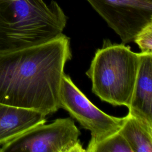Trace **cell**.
I'll return each instance as SVG.
<instances>
[{"mask_svg": "<svg viewBox=\"0 0 152 152\" xmlns=\"http://www.w3.org/2000/svg\"><path fill=\"white\" fill-rule=\"evenodd\" d=\"M88 152H132L125 138L117 132L104 139L87 145Z\"/></svg>", "mask_w": 152, "mask_h": 152, "instance_id": "cell-10", "label": "cell"}, {"mask_svg": "<svg viewBox=\"0 0 152 152\" xmlns=\"http://www.w3.org/2000/svg\"><path fill=\"white\" fill-rule=\"evenodd\" d=\"M125 45L152 22V0H87Z\"/></svg>", "mask_w": 152, "mask_h": 152, "instance_id": "cell-6", "label": "cell"}, {"mask_svg": "<svg viewBox=\"0 0 152 152\" xmlns=\"http://www.w3.org/2000/svg\"><path fill=\"white\" fill-rule=\"evenodd\" d=\"M81 133L70 118L42 123L0 147V152H83Z\"/></svg>", "mask_w": 152, "mask_h": 152, "instance_id": "cell-4", "label": "cell"}, {"mask_svg": "<svg viewBox=\"0 0 152 152\" xmlns=\"http://www.w3.org/2000/svg\"><path fill=\"white\" fill-rule=\"evenodd\" d=\"M118 132L125 138L132 152H152V130L129 113Z\"/></svg>", "mask_w": 152, "mask_h": 152, "instance_id": "cell-9", "label": "cell"}, {"mask_svg": "<svg viewBox=\"0 0 152 152\" xmlns=\"http://www.w3.org/2000/svg\"><path fill=\"white\" fill-rule=\"evenodd\" d=\"M46 115L35 110L0 103V147L38 124Z\"/></svg>", "mask_w": 152, "mask_h": 152, "instance_id": "cell-8", "label": "cell"}, {"mask_svg": "<svg viewBox=\"0 0 152 152\" xmlns=\"http://www.w3.org/2000/svg\"><path fill=\"white\" fill-rule=\"evenodd\" d=\"M59 102L61 108L90 131L91 139L88 145L118 132L125 119V116H113L97 107L65 73L61 84Z\"/></svg>", "mask_w": 152, "mask_h": 152, "instance_id": "cell-5", "label": "cell"}, {"mask_svg": "<svg viewBox=\"0 0 152 152\" xmlns=\"http://www.w3.org/2000/svg\"><path fill=\"white\" fill-rule=\"evenodd\" d=\"M69 39L62 34L48 42L0 53V103L47 116L60 107L64 67L71 59Z\"/></svg>", "mask_w": 152, "mask_h": 152, "instance_id": "cell-1", "label": "cell"}, {"mask_svg": "<svg viewBox=\"0 0 152 152\" xmlns=\"http://www.w3.org/2000/svg\"><path fill=\"white\" fill-rule=\"evenodd\" d=\"M140 53L124 44L104 43L98 49L86 74L92 91L113 106H129L138 74Z\"/></svg>", "mask_w": 152, "mask_h": 152, "instance_id": "cell-3", "label": "cell"}, {"mask_svg": "<svg viewBox=\"0 0 152 152\" xmlns=\"http://www.w3.org/2000/svg\"><path fill=\"white\" fill-rule=\"evenodd\" d=\"M67 17L55 1L0 0V53L43 44L63 33Z\"/></svg>", "mask_w": 152, "mask_h": 152, "instance_id": "cell-2", "label": "cell"}, {"mask_svg": "<svg viewBox=\"0 0 152 152\" xmlns=\"http://www.w3.org/2000/svg\"><path fill=\"white\" fill-rule=\"evenodd\" d=\"M134 42L139 46L141 53H152V22L147 24L137 33Z\"/></svg>", "mask_w": 152, "mask_h": 152, "instance_id": "cell-11", "label": "cell"}, {"mask_svg": "<svg viewBox=\"0 0 152 152\" xmlns=\"http://www.w3.org/2000/svg\"><path fill=\"white\" fill-rule=\"evenodd\" d=\"M152 53H140L138 74L128 113L152 130Z\"/></svg>", "mask_w": 152, "mask_h": 152, "instance_id": "cell-7", "label": "cell"}]
</instances>
